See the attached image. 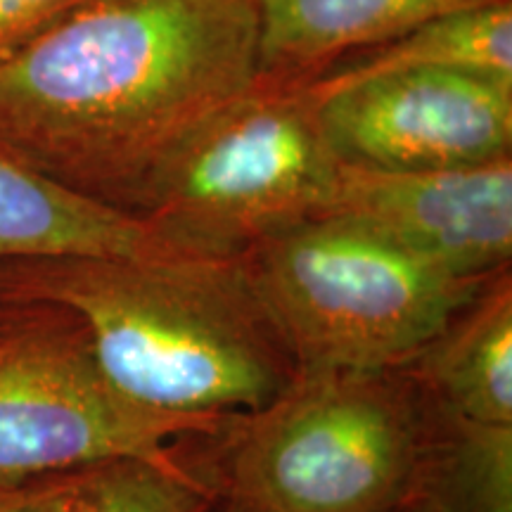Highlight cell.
<instances>
[{
	"label": "cell",
	"mask_w": 512,
	"mask_h": 512,
	"mask_svg": "<svg viewBox=\"0 0 512 512\" xmlns=\"http://www.w3.org/2000/svg\"><path fill=\"white\" fill-rule=\"evenodd\" d=\"M259 79L254 0H86L0 62V143L140 219L185 145Z\"/></svg>",
	"instance_id": "obj_1"
},
{
	"label": "cell",
	"mask_w": 512,
	"mask_h": 512,
	"mask_svg": "<svg viewBox=\"0 0 512 512\" xmlns=\"http://www.w3.org/2000/svg\"><path fill=\"white\" fill-rule=\"evenodd\" d=\"M0 304L72 316L114 392L166 418L233 427L299 373L242 259L64 254L0 261Z\"/></svg>",
	"instance_id": "obj_2"
},
{
	"label": "cell",
	"mask_w": 512,
	"mask_h": 512,
	"mask_svg": "<svg viewBox=\"0 0 512 512\" xmlns=\"http://www.w3.org/2000/svg\"><path fill=\"white\" fill-rule=\"evenodd\" d=\"M427 418L403 368L299 370L209 467L223 501L252 512H396L413 498Z\"/></svg>",
	"instance_id": "obj_3"
},
{
	"label": "cell",
	"mask_w": 512,
	"mask_h": 512,
	"mask_svg": "<svg viewBox=\"0 0 512 512\" xmlns=\"http://www.w3.org/2000/svg\"><path fill=\"white\" fill-rule=\"evenodd\" d=\"M299 370L403 368L486 280L458 278L344 216H318L240 256Z\"/></svg>",
	"instance_id": "obj_4"
},
{
	"label": "cell",
	"mask_w": 512,
	"mask_h": 512,
	"mask_svg": "<svg viewBox=\"0 0 512 512\" xmlns=\"http://www.w3.org/2000/svg\"><path fill=\"white\" fill-rule=\"evenodd\" d=\"M339 166L309 81L261 76L171 162L140 221L174 252L240 259L325 214Z\"/></svg>",
	"instance_id": "obj_5"
},
{
	"label": "cell",
	"mask_w": 512,
	"mask_h": 512,
	"mask_svg": "<svg viewBox=\"0 0 512 512\" xmlns=\"http://www.w3.org/2000/svg\"><path fill=\"white\" fill-rule=\"evenodd\" d=\"M233 427L131 406L100 375L72 316L0 304V486L126 458L207 463Z\"/></svg>",
	"instance_id": "obj_6"
},
{
	"label": "cell",
	"mask_w": 512,
	"mask_h": 512,
	"mask_svg": "<svg viewBox=\"0 0 512 512\" xmlns=\"http://www.w3.org/2000/svg\"><path fill=\"white\" fill-rule=\"evenodd\" d=\"M313 98L342 164L439 171L512 157V83L489 76L401 69Z\"/></svg>",
	"instance_id": "obj_7"
},
{
	"label": "cell",
	"mask_w": 512,
	"mask_h": 512,
	"mask_svg": "<svg viewBox=\"0 0 512 512\" xmlns=\"http://www.w3.org/2000/svg\"><path fill=\"white\" fill-rule=\"evenodd\" d=\"M323 216H344L458 278L512 261V157L439 171L342 164Z\"/></svg>",
	"instance_id": "obj_8"
},
{
	"label": "cell",
	"mask_w": 512,
	"mask_h": 512,
	"mask_svg": "<svg viewBox=\"0 0 512 512\" xmlns=\"http://www.w3.org/2000/svg\"><path fill=\"white\" fill-rule=\"evenodd\" d=\"M491 3L503 0H254L261 76L313 81L434 17Z\"/></svg>",
	"instance_id": "obj_9"
},
{
	"label": "cell",
	"mask_w": 512,
	"mask_h": 512,
	"mask_svg": "<svg viewBox=\"0 0 512 512\" xmlns=\"http://www.w3.org/2000/svg\"><path fill=\"white\" fill-rule=\"evenodd\" d=\"M64 254L185 256L145 221L76 195L0 143V261Z\"/></svg>",
	"instance_id": "obj_10"
},
{
	"label": "cell",
	"mask_w": 512,
	"mask_h": 512,
	"mask_svg": "<svg viewBox=\"0 0 512 512\" xmlns=\"http://www.w3.org/2000/svg\"><path fill=\"white\" fill-rule=\"evenodd\" d=\"M437 406L512 422V275H491L446 328L403 366Z\"/></svg>",
	"instance_id": "obj_11"
},
{
	"label": "cell",
	"mask_w": 512,
	"mask_h": 512,
	"mask_svg": "<svg viewBox=\"0 0 512 512\" xmlns=\"http://www.w3.org/2000/svg\"><path fill=\"white\" fill-rule=\"evenodd\" d=\"M401 69H458L512 83V0L448 12L394 41L361 50L309 81L313 93Z\"/></svg>",
	"instance_id": "obj_12"
},
{
	"label": "cell",
	"mask_w": 512,
	"mask_h": 512,
	"mask_svg": "<svg viewBox=\"0 0 512 512\" xmlns=\"http://www.w3.org/2000/svg\"><path fill=\"white\" fill-rule=\"evenodd\" d=\"M427 406L411 503L425 512H512V422L463 418L430 396Z\"/></svg>",
	"instance_id": "obj_13"
},
{
	"label": "cell",
	"mask_w": 512,
	"mask_h": 512,
	"mask_svg": "<svg viewBox=\"0 0 512 512\" xmlns=\"http://www.w3.org/2000/svg\"><path fill=\"white\" fill-rule=\"evenodd\" d=\"M221 501L204 463L126 458L69 472L46 512H214Z\"/></svg>",
	"instance_id": "obj_14"
},
{
	"label": "cell",
	"mask_w": 512,
	"mask_h": 512,
	"mask_svg": "<svg viewBox=\"0 0 512 512\" xmlns=\"http://www.w3.org/2000/svg\"><path fill=\"white\" fill-rule=\"evenodd\" d=\"M86 0H0V62L46 34Z\"/></svg>",
	"instance_id": "obj_15"
},
{
	"label": "cell",
	"mask_w": 512,
	"mask_h": 512,
	"mask_svg": "<svg viewBox=\"0 0 512 512\" xmlns=\"http://www.w3.org/2000/svg\"><path fill=\"white\" fill-rule=\"evenodd\" d=\"M67 475L34 479L19 486H0V512H46L60 494Z\"/></svg>",
	"instance_id": "obj_16"
},
{
	"label": "cell",
	"mask_w": 512,
	"mask_h": 512,
	"mask_svg": "<svg viewBox=\"0 0 512 512\" xmlns=\"http://www.w3.org/2000/svg\"><path fill=\"white\" fill-rule=\"evenodd\" d=\"M214 512H252V510H247L245 505H240V503L221 501V505H219V508H216Z\"/></svg>",
	"instance_id": "obj_17"
},
{
	"label": "cell",
	"mask_w": 512,
	"mask_h": 512,
	"mask_svg": "<svg viewBox=\"0 0 512 512\" xmlns=\"http://www.w3.org/2000/svg\"><path fill=\"white\" fill-rule=\"evenodd\" d=\"M396 512H425L422 508H418V505H413V503H408V505H403V508H399Z\"/></svg>",
	"instance_id": "obj_18"
}]
</instances>
